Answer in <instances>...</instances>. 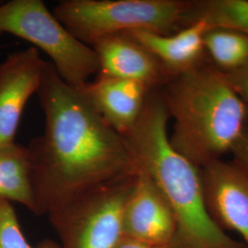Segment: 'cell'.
I'll return each mask as SVG.
<instances>
[{
	"label": "cell",
	"mask_w": 248,
	"mask_h": 248,
	"mask_svg": "<svg viewBox=\"0 0 248 248\" xmlns=\"http://www.w3.org/2000/svg\"><path fill=\"white\" fill-rule=\"evenodd\" d=\"M37 96L45 131L27 146L34 214L48 216L98 186L137 172L124 136L59 77L52 62H47Z\"/></svg>",
	"instance_id": "obj_1"
},
{
	"label": "cell",
	"mask_w": 248,
	"mask_h": 248,
	"mask_svg": "<svg viewBox=\"0 0 248 248\" xmlns=\"http://www.w3.org/2000/svg\"><path fill=\"white\" fill-rule=\"evenodd\" d=\"M169 119L161 89H153L138 121L123 136L137 169L154 181L173 213L176 233L170 248H246L211 216L200 169L169 142Z\"/></svg>",
	"instance_id": "obj_2"
},
{
	"label": "cell",
	"mask_w": 248,
	"mask_h": 248,
	"mask_svg": "<svg viewBox=\"0 0 248 248\" xmlns=\"http://www.w3.org/2000/svg\"><path fill=\"white\" fill-rule=\"evenodd\" d=\"M172 147L202 169L231 153L248 126V104L212 62L174 77L161 88Z\"/></svg>",
	"instance_id": "obj_3"
},
{
	"label": "cell",
	"mask_w": 248,
	"mask_h": 248,
	"mask_svg": "<svg viewBox=\"0 0 248 248\" xmlns=\"http://www.w3.org/2000/svg\"><path fill=\"white\" fill-rule=\"evenodd\" d=\"M190 0H63L53 15L91 46L104 36L141 31L170 35L186 28Z\"/></svg>",
	"instance_id": "obj_4"
},
{
	"label": "cell",
	"mask_w": 248,
	"mask_h": 248,
	"mask_svg": "<svg viewBox=\"0 0 248 248\" xmlns=\"http://www.w3.org/2000/svg\"><path fill=\"white\" fill-rule=\"evenodd\" d=\"M7 33L46 53L59 77L73 88L87 83L99 71L94 50L73 35L43 0L2 1L0 38Z\"/></svg>",
	"instance_id": "obj_5"
},
{
	"label": "cell",
	"mask_w": 248,
	"mask_h": 248,
	"mask_svg": "<svg viewBox=\"0 0 248 248\" xmlns=\"http://www.w3.org/2000/svg\"><path fill=\"white\" fill-rule=\"evenodd\" d=\"M136 174L98 186L50 213L61 248H114L123 239V215Z\"/></svg>",
	"instance_id": "obj_6"
},
{
	"label": "cell",
	"mask_w": 248,
	"mask_h": 248,
	"mask_svg": "<svg viewBox=\"0 0 248 248\" xmlns=\"http://www.w3.org/2000/svg\"><path fill=\"white\" fill-rule=\"evenodd\" d=\"M47 62L39 50L30 47L0 63V145L15 142L24 108L37 94Z\"/></svg>",
	"instance_id": "obj_7"
},
{
	"label": "cell",
	"mask_w": 248,
	"mask_h": 248,
	"mask_svg": "<svg viewBox=\"0 0 248 248\" xmlns=\"http://www.w3.org/2000/svg\"><path fill=\"white\" fill-rule=\"evenodd\" d=\"M207 208L222 228L237 232L248 248V174L233 162L213 161L200 169Z\"/></svg>",
	"instance_id": "obj_8"
},
{
	"label": "cell",
	"mask_w": 248,
	"mask_h": 248,
	"mask_svg": "<svg viewBox=\"0 0 248 248\" xmlns=\"http://www.w3.org/2000/svg\"><path fill=\"white\" fill-rule=\"evenodd\" d=\"M176 221L165 197L147 174L137 169L123 215V234L151 246L170 248Z\"/></svg>",
	"instance_id": "obj_9"
},
{
	"label": "cell",
	"mask_w": 248,
	"mask_h": 248,
	"mask_svg": "<svg viewBox=\"0 0 248 248\" xmlns=\"http://www.w3.org/2000/svg\"><path fill=\"white\" fill-rule=\"evenodd\" d=\"M77 89L87 98L98 114L117 133H128L141 116L151 90L134 80L96 75Z\"/></svg>",
	"instance_id": "obj_10"
},
{
	"label": "cell",
	"mask_w": 248,
	"mask_h": 248,
	"mask_svg": "<svg viewBox=\"0 0 248 248\" xmlns=\"http://www.w3.org/2000/svg\"><path fill=\"white\" fill-rule=\"evenodd\" d=\"M90 47L98 58V74L138 81L150 89H161L169 81L157 60L126 33L104 36Z\"/></svg>",
	"instance_id": "obj_11"
},
{
	"label": "cell",
	"mask_w": 248,
	"mask_h": 248,
	"mask_svg": "<svg viewBox=\"0 0 248 248\" xmlns=\"http://www.w3.org/2000/svg\"><path fill=\"white\" fill-rule=\"evenodd\" d=\"M208 26L197 21L170 35L148 31L124 32L142 45L159 62L169 80L204 62V36Z\"/></svg>",
	"instance_id": "obj_12"
},
{
	"label": "cell",
	"mask_w": 248,
	"mask_h": 248,
	"mask_svg": "<svg viewBox=\"0 0 248 248\" xmlns=\"http://www.w3.org/2000/svg\"><path fill=\"white\" fill-rule=\"evenodd\" d=\"M0 200L18 202L34 213L29 151L16 142L0 145Z\"/></svg>",
	"instance_id": "obj_13"
},
{
	"label": "cell",
	"mask_w": 248,
	"mask_h": 248,
	"mask_svg": "<svg viewBox=\"0 0 248 248\" xmlns=\"http://www.w3.org/2000/svg\"><path fill=\"white\" fill-rule=\"evenodd\" d=\"M197 21L248 35V0H190L186 27Z\"/></svg>",
	"instance_id": "obj_14"
},
{
	"label": "cell",
	"mask_w": 248,
	"mask_h": 248,
	"mask_svg": "<svg viewBox=\"0 0 248 248\" xmlns=\"http://www.w3.org/2000/svg\"><path fill=\"white\" fill-rule=\"evenodd\" d=\"M205 53L223 73L236 71L248 63V35L234 30L214 28L204 36Z\"/></svg>",
	"instance_id": "obj_15"
},
{
	"label": "cell",
	"mask_w": 248,
	"mask_h": 248,
	"mask_svg": "<svg viewBox=\"0 0 248 248\" xmlns=\"http://www.w3.org/2000/svg\"><path fill=\"white\" fill-rule=\"evenodd\" d=\"M0 248H34L21 230L13 205L4 200H0Z\"/></svg>",
	"instance_id": "obj_16"
},
{
	"label": "cell",
	"mask_w": 248,
	"mask_h": 248,
	"mask_svg": "<svg viewBox=\"0 0 248 248\" xmlns=\"http://www.w3.org/2000/svg\"><path fill=\"white\" fill-rule=\"evenodd\" d=\"M224 74L232 88L248 104V63L236 71Z\"/></svg>",
	"instance_id": "obj_17"
},
{
	"label": "cell",
	"mask_w": 248,
	"mask_h": 248,
	"mask_svg": "<svg viewBox=\"0 0 248 248\" xmlns=\"http://www.w3.org/2000/svg\"><path fill=\"white\" fill-rule=\"evenodd\" d=\"M233 163L248 174V126L231 152Z\"/></svg>",
	"instance_id": "obj_18"
},
{
	"label": "cell",
	"mask_w": 248,
	"mask_h": 248,
	"mask_svg": "<svg viewBox=\"0 0 248 248\" xmlns=\"http://www.w3.org/2000/svg\"><path fill=\"white\" fill-rule=\"evenodd\" d=\"M114 248H160V247H155V246H151L144 244L142 242H138L135 240L129 239V238H125L123 237V239L121 240L118 245Z\"/></svg>",
	"instance_id": "obj_19"
},
{
	"label": "cell",
	"mask_w": 248,
	"mask_h": 248,
	"mask_svg": "<svg viewBox=\"0 0 248 248\" xmlns=\"http://www.w3.org/2000/svg\"><path fill=\"white\" fill-rule=\"evenodd\" d=\"M1 2H2V1H0V3H1Z\"/></svg>",
	"instance_id": "obj_20"
}]
</instances>
